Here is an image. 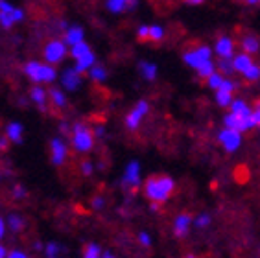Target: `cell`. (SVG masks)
<instances>
[{
    "label": "cell",
    "mask_w": 260,
    "mask_h": 258,
    "mask_svg": "<svg viewBox=\"0 0 260 258\" xmlns=\"http://www.w3.org/2000/svg\"><path fill=\"white\" fill-rule=\"evenodd\" d=\"M15 8V6L11 4V2H8V0H0V11H11Z\"/></svg>",
    "instance_id": "obj_42"
},
{
    "label": "cell",
    "mask_w": 260,
    "mask_h": 258,
    "mask_svg": "<svg viewBox=\"0 0 260 258\" xmlns=\"http://www.w3.org/2000/svg\"><path fill=\"white\" fill-rule=\"evenodd\" d=\"M92 205H94V209H100V207H104V199H100L98 196H96L94 201H92Z\"/></svg>",
    "instance_id": "obj_47"
},
{
    "label": "cell",
    "mask_w": 260,
    "mask_h": 258,
    "mask_svg": "<svg viewBox=\"0 0 260 258\" xmlns=\"http://www.w3.org/2000/svg\"><path fill=\"white\" fill-rule=\"evenodd\" d=\"M81 172H83V175H92V172H94L92 163H90V160H85V163L81 164Z\"/></svg>",
    "instance_id": "obj_41"
},
{
    "label": "cell",
    "mask_w": 260,
    "mask_h": 258,
    "mask_svg": "<svg viewBox=\"0 0 260 258\" xmlns=\"http://www.w3.org/2000/svg\"><path fill=\"white\" fill-rule=\"evenodd\" d=\"M210 57H212V48L207 45H196L194 48H188L185 54H183L185 64H188V67L194 70H198L201 64H205L207 61H212Z\"/></svg>",
    "instance_id": "obj_5"
},
{
    "label": "cell",
    "mask_w": 260,
    "mask_h": 258,
    "mask_svg": "<svg viewBox=\"0 0 260 258\" xmlns=\"http://www.w3.org/2000/svg\"><path fill=\"white\" fill-rule=\"evenodd\" d=\"M175 190V181L166 174H155L144 181V196L150 199L151 203L162 205L165 201L172 198V194Z\"/></svg>",
    "instance_id": "obj_1"
},
{
    "label": "cell",
    "mask_w": 260,
    "mask_h": 258,
    "mask_svg": "<svg viewBox=\"0 0 260 258\" xmlns=\"http://www.w3.org/2000/svg\"><path fill=\"white\" fill-rule=\"evenodd\" d=\"M24 74L34 81L35 85L54 83L57 78V70L45 61H28L24 64Z\"/></svg>",
    "instance_id": "obj_2"
},
{
    "label": "cell",
    "mask_w": 260,
    "mask_h": 258,
    "mask_svg": "<svg viewBox=\"0 0 260 258\" xmlns=\"http://www.w3.org/2000/svg\"><path fill=\"white\" fill-rule=\"evenodd\" d=\"M218 142H220L221 148L225 149L227 153H235L236 149L242 146V133L223 127L220 133H218Z\"/></svg>",
    "instance_id": "obj_7"
},
{
    "label": "cell",
    "mask_w": 260,
    "mask_h": 258,
    "mask_svg": "<svg viewBox=\"0 0 260 258\" xmlns=\"http://www.w3.org/2000/svg\"><path fill=\"white\" fill-rule=\"evenodd\" d=\"M242 50H244V54L247 55H255L260 52V39L256 37L255 34H245L242 37Z\"/></svg>",
    "instance_id": "obj_19"
},
{
    "label": "cell",
    "mask_w": 260,
    "mask_h": 258,
    "mask_svg": "<svg viewBox=\"0 0 260 258\" xmlns=\"http://www.w3.org/2000/svg\"><path fill=\"white\" fill-rule=\"evenodd\" d=\"M214 52L220 55V59H233L235 57V39L229 35H220L216 39Z\"/></svg>",
    "instance_id": "obj_10"
},
{
    "label": "cell",
    "mask_w": 260,
    "mask_h": 258,
    "mask_svg": "<svg viewBox=\"0 0 260 258\" xmlns=\"http://www.w3.org/2000/svg\"><path fill=\"white\" fill-rule=\"evenodd\" d=\"M67 55H69V46L63 43V39L48 41L45 45V48H43V59H45V63L52 64V67L59 64Z\"/></svg>",
    "instance_id": "obj_4"
},
{
    "label": "cell",
    "mask_w": 260,
    "mask_h": 258,
    "mask_svg": "<svg viewBox=\"0 0 260 258\" xmlns=\"http://www.w3.org/2000/svg\"><path fill=\"white\" fill-rule=\"evenodd\" d=\"M185 2H188V4H192V6H198V4H203L205 0H185Z\"/></svg>",
    "instance_id": "obj_49"
},
{
    "label": "cell",
    "mask_w": 260,
    "mask_h": 258,
    "mask_svg": "<svg viewBox=\"0 0 260 258\" xmlns=\"http://www.w3.org/2000/svg\"><path fill=\"white\" fill-rule=\"evenodd\" d=\"M255 63L253 61V57L247 54H244V52H240V54H235V57H233V69L236 70V72H240V74H244L245 70L249 69L251 64Z\"/></svg>",
    "instance_id": "obj_22"
},
{
    "label": "cell",
    "mask_w": 260,
    "mask_h": 258,
    "mask_svg": "<svg viewBox=\"0 0 260 258\" xmlns=\"http://www.w3.org/2000/svg\"><path fill=\"white\" fill-rule=\"evenodd\" d=\"M69 157V146L61 137H55L50 140V159L54 166H63Z\"/></svg>",
    "instance_id": "obj_8"
},
{
    "label": "cell",
    "mask_w": 260,
    "mask_h": 258,
    "mask_svg": "<svg viewBox=\"0 0 260 258\" xmlns=\"http://www.w3.org/2000/svg\"><path fill=\"white\" fill-rule=\"evenodd\" d=\"M210 225V216L207 212H201V214H198L194 218V227L196 229H205V227H209Z\"/></svg>",
    "instance_id": "obj_35"
},
{
    "label": "cell",
    "mask_w": 260,
    "mask_h": 258,
    "mask_svg": "<svg viewBox=\"0 0 260 258\" xmlns=\"http://www.w3.org/2000/svg\"><path fill=\"white\" fill-rule=\"evenodd\" d=\"M92 133H94V139H96V137H104V135H105V129L102 127V125H98V127H96L94 131H92Z\"/></svg>",
    "instance_id": "obj_45"
},
{
    "label": "cell",
    "mask_w": 260,
    "mask_h": 258,
    "mask_svg": "<svg viewBox=\"0 0 260 258\" xmlns=\"http://www.w3.org/2000/svg\"><path fill=\"white\" fill-rule=\"evenodd\" d=\"M30 98H31V102H34L39 109H43L45 111V107H46V98H48V92H46L43 87H31V90H30Z\"/></svg>",
    "instance_id": "obj_24"
},
{
    "label": "cell",
    "mask_w": 260,
    "mask_h": 258,
    "mask_svg": "<svg viewBox=\"0 0 260 258\" xmlns=\"http://www.w3.org/2000/svg\"><path fill=\"white\" fill-rule=\"evenodd\" d=\"M183 258H198L196 254H186V256H183Z\"/></svg>",
    "instance_id": "obj_52"
},
{
    "label": "cell",
    "mask_w": 260,
    "mask_h": 258,
    "mask_svg": "<svg viewBox=\"0 0 260 258\" xmlns=\"http://www.w3.org/2000/svg\"><path fill=\"white\" fill-rule=\"evenodd\" d=\"M48 96H50L52 104H54L55 107L63 109V107L67 105V96H65V92H63L61 89H57V87H54V89L48 90Z\"/></svg>",
    "instance_id": "obj_27"
},
{
    "label": "cell",
    "mask_w": 260,
    "mask_h": 258,
    "mask_svg": "<svg viewBox=\"0 0 260 258\" xmlns=\"http://www.w3.org/2000/svg\"><path fill=\"white\" fill-rule=\"evenodd\" d=\"M251 122H253V127H260V109L255 107L253 113H251Z\"/></svg>",
    "instance_id": "obj_39"
},
{
    "label": "cell",
    "mask_w": 260,
    "mask_h": 258,
    "mask_svg": "<svg viewBox=\"0 0 260 258\" xmlns=\"http://www.w3.org/2000/svg\"><path fill=\"white\" fill-rule=\"evenodd\" d=\"M70 142L72 148L78 153H89L90 149L94 148V133L81 122H76L72 125V133H70Z\"/></svg>",
    "instance_id": "obj_3"
},
{
    "label": "cell",
    "mask_w": 260,
    "mask_h": 258,
    "mask_svg": "<svg viewBox=\"0 0 260 258\" xmlns=\"http://www.w3.org/2000/svg\"><path fill=\"white\" fill-rule=\"evenodd\" d=\"M6 231H8V227H6V219H4V218H0V240L4 238Z\"/></svg>",
    "instance_id": "obj_44"
},
{
    "label": "cell",
    "mask_w": 260,
    "mask_h": 258,
    "mask_svg": "<svg viewBox=\"0 0 260 258\" xmlns=\"http://www.w3.org/2000/svg\"><path fill=\"white\" fill-rule=\"evenodd\" d=\"M247 4H251V6H255V4H260V0H245Z\"/></svg>",
    "instance_id": "obj_51"
},
{
    "label": "cell",
    "mask_w": 260,
    "mask_h": 258,
    "mask_svg": "<svg viewBox=\"0 0 260 258\" xmlns=\"http://www.w3.org/2000/svg\"><path fill=\"white\" fill-rule=\"evenodd\" d=\"M81 258H104V251H102V247L98 243L90 242L81 251Z\"/></svg>",
    "instance_id": "obj_26"
},
{
    "label": "cell",
    "mask_w": 260,
    "mask_h": 258,
    "mask_svg": "<svg viewBox=\"0 0 260 258\" xmlns=\"http://www.w3.org/2000/svg\"><path fill=\"white\" fill-rule=\"evenodd\" d=\"M165 39V28L160 24H151L150 26V41H155V43H159V41Z\"/></svg>",
    "instance_id": "obj_34"
},
{
    "label": "cell",
    "mask_w": 260,
    "mask_h": 258,
    "mask_svg": "<svg viewBox=\"0 0 260 258\" xmlns=\"http://www.w3.org/2000/svg\"><path fill=\"white\" fill-rule=\"evenodd\" d=\"M6 139L13 144H22L24 140V125L20 122H10L6 125Z\"/></svg>",
    "instance_id": "obj_18"
},
{
    "label": "cell",
    "mask_w": 260,
    "mask_h": 258,
    "mask_svg": "<svg viewBox=\"0 0 260 258\" xmlns=\"http://www.w3.org/2000/svg\"><path fill=\"white\" fill-rule=\"evenodd\" d=\"M194 225V218L188 212H181L174 218V236L175 238H185L190 233V227Z\"/></svg>",
    "instance_id": "obj_11"
},
{
    "label": "cell",
    "mask_w": 260,
    "mask_h": 258,
    "mask_svg": "<svg viewBox=\"0 0 260 258\" xmlns=\"http://www.w3.org/2000/svg\"><path fill=\"white\" fill-rule=\"evenodd\" d=\"M223 80H225V76L220 74V72H214V74L210 76V78H207V87H209V89H212L216 92V90L221 87Z\"/></svg>",
    "instance_id": "obj_32"
},
{
    "label": "cell",
    "mask_w": 260,
    "mask_h": 258,
    "mask_svg": "<svg viewBox=\"0 0 260 258\" xmlns=\"http://www.w3.org/2000/svg\"><path fill=\"white\" fill-rule=\"evenodd\" d=\"M96 64V54L90 50L89 54H85V55H81L80 59H76L74 61V69L80 72V74H83V72H89L92 67Z\"/></svg>",
    "instance_id": "obj_21"
},
{
    "label": "cell",
    "mask_w": 260,
    "mask_h": 258,
    "mask_svg": "<svg viewBox=\"0 0 260 258\" xmlns=\"http://www.w3.org/2000/svg\"><path fill=\"white\" fill-rule=\"evenodd\" d=\"M242 76H244L247 81H251V83H253V81H258L260 80V64L253 63Z\"/></svg>",
    "instance_id": "obj_33"
},
{
    "label": "cell",
    "mask_w": 260,
    "mask_h": 258,
    "mask_svg": "<svg viewBox=\"0 0 260 258\" xmlns=\"http://www.w3.org/2000/svg\"><path fill=\"white\" fill-rule=\"evenodd\" d=\"M223 125H225L227 129L238 131V133H244V131L253 129L251 118H240V116H235V114H231V113H227L225 116H223Z\"/></svg>",
    "instance_id": "obj_13"
},
{
    "label": "cell",
    "mask_w": 260,
    "mask_h": 258,
    "mask_svg": "<svg viewBox=\"0 0 260 258\" xmlns=\"http://www.w3.org/2000/svg\"><path fill=\"white\" fill-rule=\"evenodd\" d=\"M0 258H8V251H6L4 245H0Z\"/></svg>",
    "instance_id": "obj_48"
},
{
    "label": "cell",
    "mask_w": 260,
    "mask_h": 258,
    "mask_svg": "<svg viewBox=\"0 0 260 258\" xmlns=\"http://www.w3.org/2000/svg\"><path fill=\"white\" fill-rule=\"evenodd\" d=\"M139 6V0H105V8L113 15H120L124 11L135 10Z\"/></svg>",
    "instance_id": "obj_15"
},
{
    "label": "cell",
    "mask_w": 260,
    "mask_h": 258,
    "mask_svg": "<svg viewBox=\"0 0 260 258\" xmlns=\"http://www.w3.org/2000/svg\"><path fill=\"white\" fill-rule=\"evenodd\" d=\"M81 81H83V78H81V74L74 69V67L63 70V74H61V85H63L69 92H74V90L80 89Z\"/></svg>",
    "instance_id": "obj_14"
},
{
    "label": "cell",
    "mask_w": 260,
    "mask_h": 258,
    "mask_svg": "<svg viewBox=\"0 0 260 258\" xmlns=\"http://www.w3.org/2000/svg\"><path fill=\"white\" fill-rule=\"evenodd\" d=\"M122 183H124L125 186H131V188H137V186L142 183L139 160H129V163L125 164L124 175H122Z\"/></svg>",
    "instance_id": "obj_9"
},
{
    "label": "cell",
    "mask_w": 260,
    "mask_h": 258,
    "mask_svg": "<svg viewBox=\"0 0 260 258\" xmlns=\"http://www.w3.org/2000/svg\"><path fill=\"white\" fill-rule=\"evenodd\" d=\"M0 181H2V175H0Z\"/></svg>",
    "instance_id": "obj_53"
},
{
    "label": "cell",
    "mask_w": 260,
    "mask_h": 258,
    "mask_svg": "<svg viewBox=\"0 0 260 258\" xmlns=\"http://www.w3.org/2000/svg\"><path fill=\"white\" fill-rule=\"evenodd\" d=\"M216 72V64L212 63V61H207L205 64H201L200 69L196 70V74H198V78H201V80H207V78H210V76Z\"/></svg>",
    "instance_id": "obj_31"
},
{
    "label": "cell",
    "mask_w": 260,
    "mask_h": 258,
    "mask_svg": "<svg viewBox=\"0 0 260 258\" xmlns=\"http://www.w3.org/2000/svg\"><path fill=\"white\" fill-rule=\"evenodd\" d=\"M65 247L59 242H48L45 245V258H63Z\"/></svg>",
    "instance_id": "obj_25"
},
{
    "label": "cell",
    "mask_w": 260,
    "mask_h": 258,
    "mask_svg": "<svg viewBox=\"0 0 260 258\" xmlns=\"http://www.w3.org/2000/svg\"><path fill=\"white\" fill-rule=\"evenodd\" d=\"M8 258H30L26 253H22V251H10L8 253Z\"/></svg>",
    "instance_id": "obj_43"
},
{
    "label": "cell",
    "mask_w": 260,
    "mask_h": 258,
    "mask_svg": "<svg viewBox=\"0 0 260 258\" xmlns=\"http://www.w3.org/2000/svg\"><path fill=\"white\" fill-rule=\"evenodd\" d=\"M139 72L146 81H155L159 69H157V64L151 63V61H140V63H139Z\"/></svg>",
    "instance_id": "obj_23"
},
{
    "label": "cell",
    "mask_w": 260,
    "mask_h": 258,
    "mask_svg": "<svg viewBox=\"0 0 260 258\" xmlns=\"http://www.w3.org/2000/svg\"><path fill=\"white\" fill-rule=\"evenodd\" d=\"M216 67L220 69V74H233V72H235V69H233V59H220Z\"/></svg>",
    "instance_id": "obj_36"
},
{
    "label": "cell",
    "mask_w": 260,
    "mask_h": 258,
    "mask_svg": "<svg viewBox=\"0 0 260 258\" xmlns=\"http://www.w3.org/2000/svg\"><path fill=\"white\" fill-rule=\"evenodd\" d=\"M24 19V11L20 8H13L11 11H0V26L4 30H10L11 26Z\"/></svg>",
    "instance_id": "obj_17"
},
{
    "label": "cell",
    "mask_w": 260,
    "mask_h": 258,
    "mask_svg": "<svg viewBox=\"0 0 260 258\" xmlns=\"http://www.w3.org/2000/svg\"><path fill=\"white\" fill-rule=\"evenodd\" d=\"M148 113H150V104L146 100H139L133 105V109L127 113V116H125V127L129 129V131L139 129V125L142 124V120H144V116Z\"/></svg>",
    "instance_id": "obj_6"
},
{
    "label": "cell",
    "mask_w": 260,
    "mask_h": 258,
    "mask_svg": "<svg viewBox=\"0 0 260 258\" xmlns=\"http://www.w3.org/2000/svg\"><path fill=\"white\" fill-rule=\"evenodd\" d=\"M90 45L89 43H85V41H83V43H80V45H76V46H72V48H69V54H70V57H72V59H80L81 55H85V54H89L90 52Z\"/></svg>",
    "instance_id": "obj_29"
},
{
    "label": "cell",
    "mask_w": 260,
    "mask_h": 258,
    "mask_svg": "<svg viewBox=\"0 0 260 258\" xmlns=\"http://www.w3.org/2000/svg\"><path fill=\"white\" fill-rule=\"evenodd\" d=\"M229 113L235 114V116H240V118H251L253 109H251L249 105L245 104L242 98H235L233 100V104L229 105Z\"/></svg>",
    "instance_id": "obj_20"
},
{
    "label": "cell",
    "mask_w": 260,
    "mask_h": 258,
    "mask_svg": "<svg viewBox=\"0 0 260 258\" xmlns=\"http://www.w3.org/2000/svg\"><path fill=\"white\" fill-rule=\"evenodd\" d=\"M8 142H10V140L6 139V137H0V151H4V149L8 148Z\"/></svg>",
    "instance_id": "obj_46"
},
{
    "label": "cell",
    "mask_w": 260,
    "mask_h": 258,
    "mask_svg": "<svg viewBox=\"0 0 260 258\" xmlns=\"http://www.w3.org/2000/svg\"><path fill=\"white\" fill-rule=\"evenodd\" d=\"M139 242L144 245V247H150L151 245V236L148 233H139Z\"/></svg>",
    "instance_id": "obj_40"
},
{
    "label": "cell",
    "mask_w": 260,
    "mask_h": 258,
    "mask_svg": "<svg viewBox=\"0 0 260 258\" xmlns=\"http://www.w3.org/2000/svg\"><path fill=\"white\" fill-rule=\"evenodd\" d=\"M137 39H139V41H148V39H150V26L140 24L139 28H137Z\"/></svg>",
    "instance_id": "obj_37"
},
{
    "label": "cell",
    "mask_w": 260,
    "mask_h": 258,
    "mask_svg": "<svg viewBox=\"0 0 260 258\" xmlns=\"http://www.w3.org/2000/svg\"><path fill=\"white\" fill-rule=\"evenodd\" d=\"M89 76H90V80L96 81V83H104V81L107 80V69H105L104 64H94V67L89 70Z\"/></svg>",
    "instance_id": "obj_28"
},
{
    "label": "cell",
    "mask_w": 260,
    "mask_h": 258,
    "mask_svg": "<svg viewBox=\"0 0 260 258\" xmlns=\"http://www.w3.org/2000/svg\"><path fill=\"white\" fill-rule=\"evenodd\" d=\"M85 41V31H83V28L81 26H69L65 30V35H63V43H65L69 48H72V46L80 45V43H83Z\"/></svg>",
    "instance_id": "obj_16"
},
{
    "label": "cell",
    "mask_w": 260,
    "mask_h": 258,
    "mask_svg": "<svg viewBox=\"0 0 260 258\" xmlns=\"http://www.w3.org/2000/svg\"><path fill=\"white\" fill-rule=\"evenodd\" d=\"M6 227L10 229V231H13V233H19L24 227V219L20 218L19 214H10V218L6 219Z\"/></svg>",
    "instance_id": "obj_30"
},
{
    "label": "cell",
    "mask_w": 260,
    "mask_h": 258,
    "mask_svg": "<svg viewBox=\"0 0 260 258\" xmlns=\"http://www.w3.org/2000/svg\"><path fill=\"white\" fill-rule=\"evenodd\" d=\"M236 89V83L231 80H223V83H221V87L218 90H216V104L220 105V107H229L231 104H233V92H235Z\"/></svg>",
    "instance_id": "obj_12"
},
{
    "label": "cell",
    "mask_w": 260,
    "mask_h": 258,
    "mask_svg": "<svg viewBox=\"0 0 260 258\" xmlns=\"http://www.w3.org/2000/svg\"><path fill=\"white\" fill-rule=\"evenodd\" d=\"M104 258H116L113 253H109V251H104Z\"/></svg>",
    "instance_id": "obj_50"
},
{
    "label": "cell",
    "mask_w": 260,
    "mask_h": 258,
    "mask_svg": "<svg viewBox=\"0 0 260 258\" xmlns=\"http://www.w3.org/2000/svg\"><path fill=\"white\" fill-rule=\"evenodd\" d=\"M26 196H28V190H26L22 184H15V186H13V198L22 199V198H26Z\"/></svg>",
    "instance_id": "obj_38"
}]
</instances>
